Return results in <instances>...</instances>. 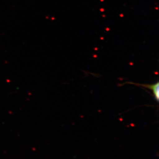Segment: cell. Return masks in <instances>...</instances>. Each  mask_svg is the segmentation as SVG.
Here are the masks:
<instances>
[{"mask_svg": "<svg viewBox=\"0 0 159 159\" xmlns=\"http://www.w3.org/2000/svg\"><path fill=\"white\" fill-rule=\"evenodd\" d=\"M134 84L137 85H139L140 86H143V87H145L148 89L149 90H152L153 95L155 96V98L157 101L159 100V83L158 82L153 84H149V85H147V84H137V83H133Z\"/></svg>", "mask_w": 159, "mask_h": 159, "instance_id": "obj_1", "label": "cell"}]
</instances>
